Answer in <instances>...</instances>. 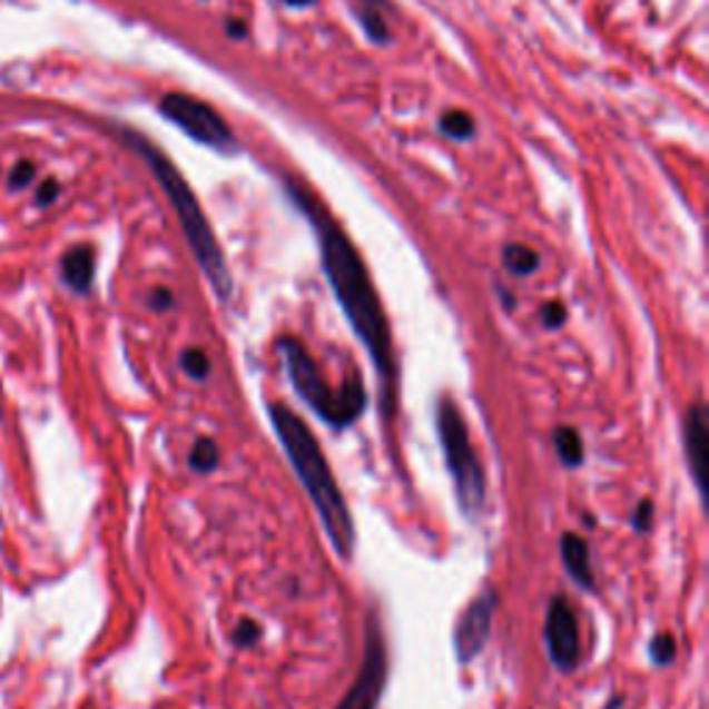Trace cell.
<instances>
[{
    "mask_svg": "<svg viewBox=\"0 0 709 709\" xmlns=\"http://www.w3.org/2000/svg\"><path fill=\"white\" fill-rule=\"evenodd\" d=\"M294 200L303 208L305 217L314 223L316 238H319L322 269H325L327 283H331L344 316H347V322L353 325L361 344L366 347L377 374L383 377L385 407L391 411V396H394L396 380V357L394 344H391L388 319H385V311L383 305H380L377 292H374V283L372 277H368L366 264H363V258L357 255L355 244L349 242L347 234H344L325 211H319V208L311 203V197L294 191Z\"/></svg>",
    "mask_w": 709,
    "mask_h": 709,
    "instance_id": "6da1fadb",
    "label": "cell"
},
{
    "mask_svg": "<svg viewBox=\"0 0 709 709\" xmlns=\"http://www.w3.org/2000/svg\"><path fill=\"white\" fill-rule=\"evenodd\" d=\"M269 422L277 441H280L283 452H286L288 463H292L299 482H303L305 493L314 502L333 549H336L338 558L349 560L355 552L353 513H349L347 499H344L342 488H338L336 476L331 472L325 450H322L316 435L308 430V424L297 413L288 411L286 405H280V402H272L269 405Z\"/></svg>",
    "mask_w": 709,
    "mask_h": 709,
    "instance_id": "7a4b0ae2",
    "label": "cell"
},
{
    "mask_svg": "<svg viewBox=\"0 0 709 709\" xmlns=\"http://www.w3.org/2000/svg\"><path fill=\"white\" fill-rule=\"evenodd\" d=\"M125 139H128V145L145 158V164L152 169L158 184H161L164 195L173 203L180 228H184L186 234V242H189L191 247V255H195V260L200 264L206 280L211 283L214 294H217L223 303H228V299L234 297V277H230L223 247H219L217 236H214L211 225H208L206 219V211L200 208V200L195 197L191 186L186 184L184 175L173 167V161H169L158 147H152L150 141L141 139L139 134H130V130H125Z\"/></svg>",
    "mask_w": 709,
    "mask_h": 709,
    "instance_id": "3957f363",
    "label": "cell"
},
{
    "mask_svg": "<svg viewBox=\"0 0 709 709\" xmlns=\"http://www.w3.org/2000/svg\"><path fill=\"white\" fill-rule=\"evenodd\" d=\"M277 353L283 357V366H286L288 380H292L294 391L299 394V400L316 413L325 424H331L333 430H347L361 418V413L366 411V388H363L361 374H349L347 383L342 388H331L322 377L319 366H316L314 357L308 355V349L297 342V338H280L277 342Z\"/></svg>",
    "mask_w": 709,
    "mask_h": 709,
    "instance_id": "277c9868",
    "label": "cell"
},
{
    "mask_svg": "<svg viewBox=\"0 0 709 709\" xmlns=\"http://www.w3.org/2000/svg\"><path fill=\"white\" fill-rule=\"evenodd\" d=\"M435 433H439L446 472L452 476L461 510L469 519H480L488 496L485 469H482L480 455H476L472 444L466 418H463V413L457 411V405L450 396H441L439 405H435Z\"/></svg>",
    "mask_w": 709,
    "mask_h": 709,
    "instance_id": "5b68a950",
    "label": "cell"
},
{
    "mask_svg": "<svg viewBox=\"0 0 709 709\" xmlns=\"http://www.w3.org/2000/svg\"><path fill=\"white\" fill-rule=\"evenodd\" d=\"M158 109H161V115L169 122L178 125L180 130H186L200 145L211 147V150L223 152V156L238 152V139L234 136V130H230V125L211 106L203 104V100L184 92H169L164 95Z\"/></svg>",
    "mask_w": 709,
    "mask_h": 709,
    "instance_id": "8992f818",
    "label": "cell"
},
{
    "mask_svg": "<svg viewBox=\"0 0 709 709\" xmlns=\"http://www.w3.org/2000/svg\"><path fill=\"white\" fill-rule=\"evenodd\" d=\"M385 679H388V649H385L383 623H380L377 612H368L361 671H357L353 688L347 690L338 709H377L380 699H383Z\"/></svg>",
    "mask_w": 709,
    "mask_h": 709,
    "instance_id": "52a82bcc",
    "label": "cell"
},
{
    "mask_svg": "<svg viewBox=\"0 0 709 709\" xmlns=\"http://www.w3.org/2000/svg\"><path fill=\"white\" fill-rule=\"evenodd\" d=\"M543 640H546L549 660H552L558 671L571 673L580 666V623H577V612L565 595H554L549 601L546 621H543Z\"/></svg>",
    "mask_w": 709,
    "mask_h": 709,
    "instance_id": "ba28073f",
    "label": "cell"
},
{
    "mask_svg": "<svg viewBox=\"0 0 709 709\" xmlns=\"http://www.w3.org/2000/svg\"><path fill=\"white\" fill-rule=\"evenodd\" d=\"M496 591L485 585L480 595H474L466 610H463L455 634H452V646H455V654L461 662H472L485 649L488 638H491L493 616H496Z\"/></svg>",
    "mask_w": 709,
    "mask_h": 709,
    "instance_id": "9c48e42d",
    "label": "cell"
},
{
    "mask_svg": "<svg viewBox=\"0 0 709 709\" xmlns=\"http://www.w3.org/2000/svg\"><path fill=\"white\" fill-rule=\"evenodd\" d=\"M685 457H688L690 476H693L699 496H705V461H707V411L705 405H693L685 416Z\"/></svg>",
    "mask_w": 709,
    "mask_h": 709,
    "instance_id": "30bf717a",
    "label": "cell"
},
{
    "mask_svg": "<svg viewBox=\"0 0 709 709\" xmlns=\"http://www.w3.org/2000/svg\"><path fill=\"white\" fill-rule=\"evenodd\" d=\"M560 558H563L565 571H569L571 580L577 582L585 591H593V569H591V546L585 543V538L577 535V532H565L560 538Z\"/></svg>",
    "mask_w": 709,
    "mask_h": 709,
    "instance_id": "8fae6325",
    "label": "cell"
},
{
    "mask_svg": "<svg viewBox=\"0 0 709 709\" xmlns=\"http://www.w3.org/2000/svg\"><path fill=\"white\" fill-rule=\"evenodd\" d=\"M61 277L72 292L87 294L95 280V249L87 244L67 249L65 258H61Z\"/></svg>",
    "mask_w": 709,
    "mask_h": 709,
    "instance_id": "7c38bea8",
    "label": "cell"
},
{
    "mask_svg": "<svg viewBox=\"0 0 709 709\" xmlns=\"http://www.w3.org/2000/svg\"><path fill=\"white\" fill-rule=\"evenodd\" d=\"M353 9L361 20L363 31L372 42H388V22H385V3L383 0H353Z\"/></svg>",
    "mask_w": 709,
    "mask_h": 709,
    "instance_id": "4fadbf2b",
    "label": "cell"
},
{
    "mask_svg": "<svg viewBox=\"0 0 709 709\" xmlns=\"http://www.w3.org/2000/svg\"><path fill=\"white\" fill-rule=\"evenodd\" d=\"M552 441H554V450H558V457L563 466H569V469L582 466V461H585V441H582L580 430L558 427L552 433Z\"/></svg>",
    "mask_w": 709,
    "mask_h": 709,
    "instance_id": "5bb4252c",
    "label": "cell"
},
{
    "mask_svg": "<svg viewBox=\"0 0 709 709\" xmlns=\"http://www.w3.org/2000/svg\"><path fill=\"white\" fill-rule=\"evenodd\" d=\"M502 264H504V269L510 272V275L526 277L538 269L541 258H538L535 249L526 247V244H508L502 253Z\"/></svg>",
    "mask_w": 709,
    "mask_h": 709,
    "instance_id": "9a60e30c",
    "label": "cell"
},
{
    "mask_svg": "<svg viewBox=\"0 0 709 709\" xmlns=\"http://www.w3.org/2000/svg\"><path fill=\"white\" fill-rule=\"evenodd\" d=\"M219 466V446L214 439H197L189 452V469L195 474H211Z\"/></svg>",
    "mask_w": 709,
    "mask_h": 709,
    "instance_id": "2e32d148",
    "label": "cell"
},
{
    "mask_svg": "<svg viewBox=\"0 0 709 709\" xmlns=\"http://www.w3.org/2000/svg\"><path fill=\"white\" fill-rule=\"evenodd\" d=\"M439 128L450 139H469L474 134V119L466 111H450V115L441 117Z\"/></svg>",
    "mask_w": 709,
    "mask_h": 709,
    "instance_id": "e0dca14e",
    "label": "cell"
},
{
    "mask_svg": "<svg viewBox=\"0 0 709 709\" xmlns=\"http://www.w3.org/2000/svg\"><path fill=\"white\" fill-rule=\"evenodd\" d=\"M180 368H184L191 380L200 383V380H206L208 374H211V361H208V355L203 353V349L189 347L180 353Z\"/></svg>",
    "mask_w": 709,
    "mask_h": 709,
    "instance_id": "ac0fdd59",
    "label": "cell"
},
{
    "mask_svg": "<svg viewBox=\"0 0 709 709\" xmlns=\"http://www.w3.org/2000/svg\"><path fill=\"white\" fill-rule=\"evenodd\" d=\"M649 654L654 666H671L677 657V638L671 632H657L649 643Z\"/></svg>",
    "mask_w": 709,
    "mask_h": 709,
    "instance_id": "d6986e66",
    "label": "cell"
},
{
    "mask_svg": "<svg viewBox=\"0 0 709 709\" xmlns=\"http://www.w3.org/2000/svg\"><path fill=\"white\" fill-rule=\"evenodd\" d=\"M260 640V627L253 621V618H244V621H238L236 632H234V643L238 646V649H249V646H255Z\"/></svg>",
    "mask_w": 709,
    "mask_h": 709,
    "instance_id": "ffe728a7",
    "label": "cell"
},
{
    "mask_svg": "<svg viewBox=\"0 0 709 709\" xmlns=\"http://www.w3.org/2000/svg\"><path fill=\"white\" fill-rule=\"evenodd\" d=\"M541 319H543V325L549 327V331H554V327H563L565 305L558 303V299H554V303H546L541 311Z\"/></svg>",
    "mask_w": 709,
    "mask_h": 709,
    "instance_id": "44dd1931",
    "label": "cell"
},
{
    "mask_svg": "<svg viewBox=\"0 0 709 709\" xmlns=\"http://www.w3.org/2000/svg\"><path fill=\"white\" fill-rule=\"evenodd\" d=\"M651 515H654V502L651 499H643V502H638V508H634L632 513V526L638 532H646L651 526Z\"/></svg>",
    "mask_w": 709,
    "mask_h": 709,
    "instance_id": "7402d4cb",
    "label": "cell"
},
{
    "mask_svg": "<svg viewBox=\"0 0 709 709\" xmlns=\"http://www.w3.org/2000/svg\"><path fill=\"white\" fill-rule=\"evenodd\" d=\"M33 173H37V167H33L31 161H20L14 169H11L9 186H11V189H22V186L31 184Z\"/></svg>",
    "mask_w": 709,
    "mask_h": 709,
    "instance_id": "603a6c76",
    "label": "cell"
},
{
    "mask_svg": "<svg viewBox=\"0 0 709 709\" xmlns=\"http://www.w3.org/2000/svg\"><path fill=\"white\" fill-rule=\"evenodd\" d=\"M150 308L158 311V314H164V311H173L175 308V297L169 288H156V292L150 294Z\"/></svg>",
    "mask_w": 709,
    "mask_h": 709,
    "instance_id": "cb8c5ba5",
    "label": "cell"
},
{
    "mask_svg": "<svg viewBox=\"0 0 709 709\" xmlns=\"http://www.w3.org/2000/svg\"><path fill=\"white\" fill-rule=\"evenodd\" d=\"M56 195H59V184H56V180H45L37 191L39 206H50V203L56 200Z\"/></svg>",
    "mask_w": 709,
    "mask_h": 709,
    "instance_id": "d4e9b609",
    "label": "cell"
},
{
    "mask_svg": "<svg viewBox=\"0 0 709 709\" xmlns=\"http://www.w3.org/2000/svg\"><path fill=\"white\" fill-rule=\"evenodd\" d=\"M238 22H242V20H230V37H242V33L247 31V28H242Z\"/></svg>",
    "mask_w": 709,
    "mask_h": 709,
    "instance_id": "484cf974",
    "label": "cell"
},
{
    "mask_svg": "<svg viewBox=\"0 0 709 709\" xmlns=\"http://www.w3.org/2000/svg\"><path fill=\"white\" fill-rule=\"evenodd\" d=\"M286 6H294V9H303V6H311L314 0H283Z\"/></svg>",
    "mask_w": 709,
    "mask_h": 709,
    "instance_id": "4316f807",
    "label": "cell"
}]
</instances>
